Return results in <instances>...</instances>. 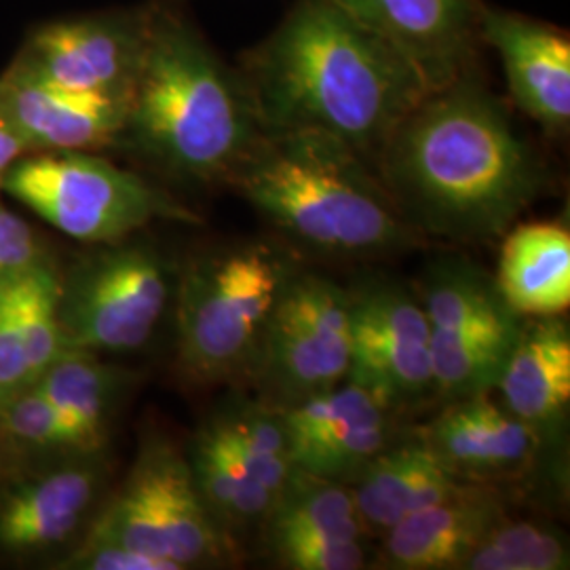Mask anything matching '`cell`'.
<instances>
[{"label":"cell","mask_w":570,"mask_h":570,"mask_svg":"<svg viewBox=\"0 0 570 570\" xmlns=\"http://www.w3.org/2000/svg\"><path fill=\"white\" fill-rule=\"evenodd\" d=\"M176 277L153 244L127 237L96 245L61 271V345L98 355L142 348L174 303Z\"/></svg>","instance_id":"7"},{"label":"cell","mask_w":570,"mask_h":570,"mask_svg":"<svg viewBox=\"0 0 570 570\" xmlns=\"http://www.w3.org/2000/svg\"><path fill=\"white\" fill-rule=\"evenodd\" d=\"M131 376V372L102 362L98 353L63 348L32 385L56 407L75 452L94 454L108 444Z\"/></svg>","instance_id":"21"},{"label":"cell","mask_w":570,"mask_h":570,"mask_svg":"<svg viewBox=\"0 0 570 570\" xmlns=\"http://www.w3.org/2000/svg\"><path fill=\"white\" fill-rule=\"evenodd\" d=\"M263 129H317L376 164L391 131L429 94L410 61L334 0H303L249 61Z\"/></svg>","instance_id":"2"},{"label":"cell","mask_w":570,"mask_h":570,"mask_svg":"<svg viewBox=\"0 0 570 570\" xmlns=\"http://www.w3.org/2000/svg\"><path fill=\"white\" fill-rule=\"evenodd\" d=\"M480 30L484 41L501 56L515 104L543 127L553 131L567 129L570 121L569 37L546 23L492 9L482 13Z\"/></svg>","instance_id":"18"},{"label":"cell","mask_w":570,"mask_h":570,"mask_svg":"<svg viewBox=\"0 0 570 570\" xmlns=\"http://www.w3.org/2000/svg\"><path fill=\"white\" fill-rule=\"evenodd\" d=\"M4 193L81 244L122 242L161 218L193 220L157 186L94 150L26 155L4 174Z\"/></svg>","instance_id":"6"},{"label":"cell","mask_w":570,"mask_h":570,"mask_svg":"<svg viewBox=\"0 0 570 570\" xmlns=\"http://www.w3.org/2000/svg\"><path fill=\"white\" fill-rule=\"evenodd\" d=\"M49 258L39 233L21 216L0 204V285Z\"/></svg>","instance_id":"33"},{"label":"cell","mask_w":570,"mask_h":570,"mask_svg":"<svg viewBox=\"0 0 570 570\" xmlns=\"http://www.w3.org/2000/svg\"><path fill=\"white\" fill-rule=\"evenodd\" d=\"M186 456L207 510L226 534L263 527L275 494L256 482L207 429H199Z\"/></svg>","instance_id":"26"},{"label":"cell","mask_w":570,"mask_h":570,"mask_svg":"<svg viewBox=\"0 0 570 570\" xmlns=\"http://www.w3.org/2000/svg\"><path fill=\"white\" fill-rule=\"evenodd\" d=\"M279 419L294 469L332 482L351 487L387 449L389 410L353 383L279 410Z\"/></svg>","instance_id":"13"},{"label":"cell","mask_w":570,"mask_h":570,"mask_svg":"<svg viewBox=\"0 0 570 570\" xmlns=\"http://www.w3.org/2000/svg\"><path fill=\"white\" fill-rule=\"evenodd\" d=\"M261 529L268 548L313 534L367 532L348 484L317 478L301 469L292 471Z\"/></svg>","instance_id":"25"},{"label":"cell","mask_w":570,"mask_h":570,"mask_svg":"<svg viewBox=\"0 0 570 570\" xmlns=\"http://www.w3.org/2000/svg\"><path fill=\"white\" fill-rule=\"evenodd\" d=\"M294 265L266 244L204 249L178 268L176 364L193 385L245 376Z\"/></svg>","instance_id":"5"},{"label":"cell","mask_w":570,"mask_h":570,"mask_svg":"<svg viewBox=\"0 0 570 570\" xmlns=\"http://www.w3.org/2000/svg\"><path fill=\"white\" fill-rule=\"evenodd\" d=\"M505 513L497 490L487 482H465L444 501L414 511L391 527L383 534L381 567L461 570L469 553Z\"/></svg>","instance_id":"17"},{"label":"cell","mask_w":570,"mask_h":570,"mask_svg":"<svg viewBox=\"0 0 570 570\" xmlns=\"http://www.w3.org/2000/svg\"><path fill=\"white\" fill-rule=\"evenodd\" d=\"M68 454L79 452L72 449L56 407L37 385L0 402V456L7 461V473Z\"/></svg>","instance_id":"28"},{"label":"cell","mask_w":570,"mask_h":570,"mask_svg":"<svg viewBox=\"0 0 570 570\" xmlns=\"http://www.w3.org/2000/svg\"><path fill=\"white\" fill-rule=\"evenodd\" d=\"M0 110L32 153L102 150L119 142L127 100L75 91L7 66L0 75Z\"/></svg>","instance_id":"14"},{"label":"cell","mask_w":570,"mask_h":570,"mask_svg":"<svg viewBox=\"0 0 570 570\" xmlns=\"http://www.w3.org/2000/svg\"><path fill=\"white\" fill-rule=\"evenodd\" d=\"M150 21L153 9L49 21L28 35L11 66L66 89L129 102L146 53Z\"/></svg>","instance_id":"12"},{"label":"cell","mask_w":570,"mask_h":570,"mask_svg":"<svg viewBox=\"0 0 570 570\" xmlns=\"http://www.w3.org/2000/svg\"><path fill=\"white\" fill-rule=\"evenodd\" d=\"M494 391L543 442L562 428L570 404V330L560 315L522 320Z\"/></svg>","instance_id":"19"},{"label":"cell","mask_w":570,"mask_h":570,"mask_svg":"<svg viewBox=\"0 0 570 570\" xmlns=\"http://www.w3.org/2000/svg\"><path fill=\"white\" fill-rule=\"evenodd\" d=\"M522 320L431 332L433 397L450 404L494 391Z\"/></svg>","instance_id":"23"},{"label":"cell","mask_w":570,"mask_h":570,"mask_svg":"<svg viewBox=\"0 0 570 570\" xmlns=\"http://www.w3.org/2000/svg\"><path fill=\"white\" fill-rule=\"evenodd\" d=\"M263 131L239 79L204 37L169 9H153L121 140L184 183H226Z\"/></svg>","instance_id":"3"},{"label":"cell","mask_w":570,"mask_h":570,"mask_svg":"<svg viewBox=\"0 0 570 570\" xmlns=\"http://www.w3.org/2000/svg\"><path fill=\"white\" fill-rule=\"evenodd\" d=\"M226 183L289 239L326 254H387L421 239L376 167L326 131L263 129Z\"/></svg>","instance_id":"4"},{"label":"cell","mask_w":570,"mask_h":570,"mask_svg":"<svg viewBox=\"0 0 570 570\" xmlns=\"http://www.w3.org/2000/svg\"><path fill=\"white\" fill-rule=\"evenodd\" d=\"M26 155H30L28 144L21 138L16 125L0 110V171L7 174Z\"/></svg>","instance_id":"35"},{"label":"cell","mask_w":570,"mask_h":570,"mask_svg":"<svg viewBox=\"0 0 570 570\" xmlns=\"http://www.w3.org/2000/svg\"><path fill=\"white\" fill-rule=\"evenodd\" d=\"M364 532H327L273 546V558L289 570H360L366 567Z\"/></svg>","instance_id":"31"},{"label":"cell","mask_w":570,"mask_h":570,"mask_svg":"<svg viewBox=\"0 0 570 570\" xmlns=\"http://www.w3.org/2000/svg\"><path fill=\"white\" fill-rule=\"evenodd\" d=\"M204 428L256 482L275 497L282 492L294 465L277 410H271L261 402L237 404L218 412Z\"/></svg>","instance_id":"27"},{"label":"cell","mask_w":570,"mask_h":570,"mask_svg":"<svg viewBox=\"0 0 570 570\" xmlns=\"http://www.w3.org/2000/svg\"><path fill=\"white\" fill-rule=\"evenodd\" d=\"M85 532L169 562L176 570L223 562L228 534L197 489L186 452L164 438L144 442L119 490Z\"/></svg>","instance_id":"8"},{"label":"cell","mask_w":570,"mask_h":570,"mask_svg":"<svg viewBox=\"0 0 570 570\" xmlns=\"http://www.w3.org/2000/svg\"><path fill=\"white\" fill-rule=\"evenodd\" d=\"M416 296L428 313L431 332H454L520 317L503 301L494 275L461 254L433 258Z\"/></svg>","instance_id":"24"},{"label":"cell","mask_w":570,"mask_h":570,"mask_svg":"<svg viewBox=\"0 0 570 570\" xmlns=\"http://www.w3.org/2000/svg\"><path fill=\"white\" fill-rule=\"evenodd\" d=\"M2 193H4V174L0 171V195H2Z\"/></svg>","instance_id":"36"},{"label":"cell","mask_w":570,"mask_h":570,"mask_svg":"<svg viewBox=\"0 0 570 570\" xmlns=\"http://www.w3.org/2000/svg\"><path fill=\"white\" fill-rule=\"evenodd\" d=\"M9 284L0 285V402L32 385L20 330L11 306Z\"/></svg>","instance_id":"34"},{"label":"cell","mask_w":570,"mask_h":570,"mask_svg":"<svg viewBox=\"0 0 570 570\" xmlns=\"http://www.w3.org/2000/svg\"><path fill=\"white\" fill-rule=\"evenodd\" d=\"M345 383L393 412L433 397L431 326L416 292L395 282L348 289Z\"/></svg>","instance_id":"10"},{"label":"cell","mask_w":570,"mask_h":570,"mask_svg":"<svg viewBox=\"0 0 570 570\" xmlns=\"http://www.w3.org/2000/svg\"><path fill=\"white\" fill-rule=\"evenodd\" d=\"M492 393L444 404V410L419 435L469 482H490L529 469L543 444Z\"/></svg>","instance_id":"16"},{"label":"cell","mask_w":570,"mask_h":570,"mask_svg":"<svg viewBox=\"0 0 570 570\" xmlns=\"http://www.w3.org/2000/svg\"><path fill=\"white\" fill-rule=\"evenodd\" d=\"M494 282L520 317L562 315L570 306L569 228L556 223L511 226Z\"/></svg>","instance_id":"22"},{"label":"cell","mask_w":570,"mask_h":570,"mask_svg":"<svg viewBox=\"0 0 570 570\" xmlns=\"http://www.w3.org/2000/svg\"><path fill=\"white\" fill-rule=\"evenodd\" d=\"M106 482L104 452L7 473L0 484V553L28 560L75 548L102 505Z\"/></svg>","instance_id":"11"},{"label":"cell","mask_w":570,"mask_h":570,"mask_svg":"<svg viewBox=\"0 0 570 570\" xmlns=\"http://www.w3.org/2000/svg\"><path fill=\"white\" fill-rule=\"evenodd\" d=\"M61 271L49 258L9 284V296L21 334L32 383L63 351L60 332Z\"/></svg>","instance_id":"29"},{"label":"cell","mask_w":570,"mask_h":570,"mask_svg":"<svg viewBox=\"0 0 570 570\" xmlns=\"http://www.w3.org/2000/svg\"><path fill=\"white\" fill-rule=\"evenodd\" d=\"M348 351V289L294 268L245 376L258 389V402L279 412L343 385Z\"/></svg>","instance_id":"9"},{"label":"cell","mask_w":570,"mask_h":570,"mask_svg":"<svg viewBox=\"0 0 570 570\" xmlns=\"http://www.w3.org/2000/svg\"><path fill=\"white\" fill-rule=\"evenodd\" d=\"M58 567L70 570H176L165 560L129 550L91 532H85L77 546L66 551Z\"/></svg>","instance_id":"32"},{"label":"cell","mask_w":570,"mask_h":570,"mask_svg":"<svg viewBox=\"0 0 570 570\" xmlns=\"http://www.w3.org/2000/svg\"><path fill=\"white\" fill-rule=\"evenodd\" d=\"M374 167L412 230L452 244L501 239L541 186L508 112L463 77L397 122Z\"/></svg>","instance_id":"1"},{"label":"cell","mask_w":570,"mask_h":570,"mask_svg":"<svg viewBox=\"0 0 570 570\" xmlns=\"http://www.w3.org/2000/svg\"><path fill=\"white\" fill-rule=\"evenodd\" d=\"M469 480L456 475L425 440L383 449L351 484L366 530L385 534L414 511L444 501Z\"/></svg>","instance_id":"20"},{"label":"cell","mask_w":570,"mask_h":570,"mask_svg":"<svg viewBox=\"0 0 570 570\" xmlns=\"http://www.w3.org/2000/svg\"><path fill=\"white\" fill-rule=\"evenodd\" d=\"M400 51L429 91L459 81L478 26L473 0H334Z\"/></svg>","instance_id":"15"},{"label":"cell","mask_w":570,"mask_h":570,"mask_svg":"<svg viewBox=\"0 0 570 570\" xmlns=\"http://www.w3.org/2000/svg\"><path fill=\"white\" fill-rule=\"evenodd\" d=\"M569 562V541L560 530L505 513L461 570H567Z\"/></svg>","instance_id":"30"}]
</instances>
